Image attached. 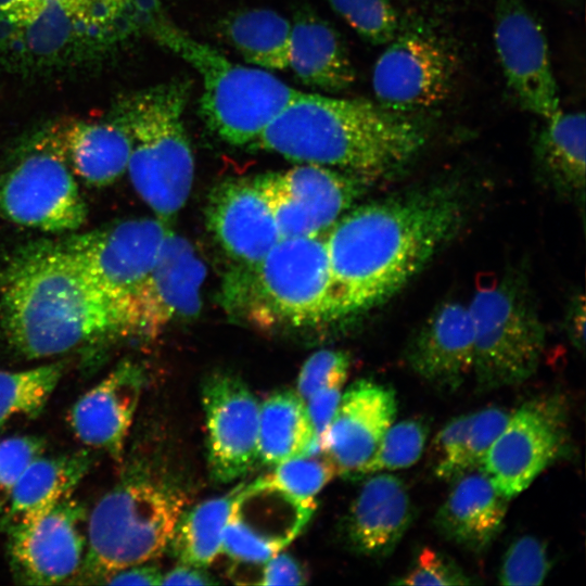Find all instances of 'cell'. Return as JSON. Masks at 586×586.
I'll return each mask as SVG.
<instances>
[{
	"mask_svg": "<svg viewBox=\"0 0 586 586\" xmlns=\"http://www.w3.org/2000/svg\"><path fill=\"white\" fill-rule=\"evenodd\" d=\"M467 205L438 183L349 208L324 237L331 321L367 311L409 282L454 238Z\"/></svg>",
	"mask_w": 586,
	"mask_h": 586,
	"instance_id": "1",
	"label": "cell"
},
{
	"mask_svg": "<svg viewBox=\"0 0 586 586\" xmlns=\"http://www.w3.org/2000/svg\"><path fill=\"white\" fill-rule=\"evenodd\" d=\"M0 292L4 334L27 358L120 336L112 305L60 243L24 247L4 270Z\"/></svg>",
	"mask_w": 586,
	"mask_h": 586,
	"instance_id": "2",
	"label": "cell"
},
{
	"mask_svg": "<svg viewBox=\"0 0 586 586\" xmlns=\"http://www.w3.org/2000/svg\"><path fill=\"white\" fill-rule=\"evenodd\" d=\"M425 141L420 122L378 102L300 92L253 143L371 180L411 161Z\"/></svg>",
	"mask_w": 586,
	"mask_h": 586,
	"instance_id": "3",
	"label": "cell"
},
{
	"mask_svg": "<svg viewBox=\"0 0 586 586\" xmlns=\"http://www.w3.org/2000/svg\"><path fill=\"white\" fill-rule=\"evenodd\" d=\"M324 237L281 239L258 263L230 269L222 303L264 330L331 321V283Z\"/></svg>",
	"mask_w": 586,
	"mask_h": 586,
	"instance_id": "4",
	"label": "cell"
},
{
	"mask_svg": "<svg viewBox=\"0 0 586 586\" xmlns=\"http://www.w3.org/2000/svg\"><path fill=\"white\" fill-rule=\"evenodd\" d=\"M190 82L176 78L124 95L110 118L127 132V166L144 203L167 220L186 204L194 178V158L183 124Z\"/></svg>",
	"mask_w": 586,
	"mask_h": 586,
	"instance_id": "5",
	"label": "cell"
},
{
	"mask_svg": "<svg viewBox=\"0 0 586 586\" xmlns=\"http://www.w3.org/2000/svg\"><path fill=\"white\" fill-rule=\"evenodd\" d=\"M146 30L199 73L203 84L201 116L227 143H253L301 92L264 68L230 61L214 47L188 35L161 12L151 20Z\"/></svg>",
	"mask_w": 586,
	"mask_h": 586,
	"instance_id": "6",
	"label": "cell"
},
{
	"mask_svg": "<svg viewBox=\"0 0 586 586\" xmlns=\"http://www.w3.org/2000/svg\"><path fill=\"white\" fill-rule=\"evenodd\" d=\"M183 506V497L161 483L141 477L118 483L87 515L85 558L72 583L102 584L116 571L158 557Z\"/></svg>",
	"mask_w": 586,
	"mask_h": 586,
	"instance_id": "7",
	"label": "cell"
},
{
	"mask_svg": "<svg viewBox=\"0 0 586 586\" xmlns=\"http://www.w3.org/2000/svg\"><path fill=\"white\" fill-rule=\"evenodd\" d=\"M468 306L477 390L493 391L528 380L540 364L546 332L523 275L509 271L479 286Z\"/></svg>",
	"mask_w": 586,
	"mask_h": 586,
	"instance_id": "8",
	"label": "cell"
},
{
	"mask_svg": "<svg viewBox=\"0 0 586 586\" xmlns=\"http://www.w3.org/2000/svg\"><path fill=\"white\" fill-rule=\"evenodd\" d=\"M160 217L124 219L60 242L112 305L123 336V315L154 266L169 230Z\"/></svg>",
	"mask_w": 586,
	"mask_h": 586,
	"instance_id": "9",
	"label": "cell"
},
{
	"mask_svg": "<svg viewBox=\"0 0 586 586\" xmlns=\"http://www.w3.org/2000/svg\"><path fill=\"white\" fill-rule=\"evenodd\" d=\"M0 215L47 232L79 229L87 206L63 155L39 133L31 149L0 174Z\"/></svg>",
	"mask_w": 586,
	"mask_h": 586,
	"instance_id": "10",
	"label": "cell"
},
{
	"mask_svg": "<svg viewBox=\"0 0 586 586\" xmlns=\"http://www.w3.org/2000/svg\"><path fill=\"white\" fill-rule=\"evenodd\" d=\"M568 403L560 394L522 404L485 455L480 470L508 499L525 491L568 447Z\"/></svg>",
	"mask_w": 586,
	"mask_h": 586,
	"instance_id": "11",
	"label": "cell"
},
{
	"mask_svg": "<svg viewBox=\"0 0 586 586\" xmlns=\"http://www.w3.org/2000/svg\"><path fill=\"white\" fill-rule=\"evenodd\" d=\"M205 277L193 245L169 229L154 266L125 308L123 336L153 339L169 324L198 316Z\"/></svg>",
	"mask_w": 586,
	"mask_h": 586,
	"instance_id": "12",
	"label": "cell"
},
{
	"mask_svg": "<svg viewBox=\"0 0 586 586\" xmlns=\"http://www.w3.org/2000/svg\"><path fill=\"white\" fill-rule=\"evenodd\" d=\"M456 68L455 56L435 36L403 31L374 63L373 93L379 104L398 113L432 107L449 95Z\"/></svg>",
	"mask_w": 586,
	"mask_h": 586,
	"instance_id": "13",
	"label": "cell"
},
{
	"mask_svg": "<svg viewBox=\"0 0 586 586\" xmlns=\"http://www.w3.org/2000/svg\"><path fill=\"white\" fill-rule=\"evenodd\" d=\"M87 510L72 496L37 520L7 532L10 568L25 585L72 583L86 552Z\"/></svg>",
	"mask_w": 586,
	"mask_h": 586,
	"instance_id": "14",
	"label": "cell"
},
{
	"mask_svg": "<svg viewBox=\"0 0 586 586\" xmlns=\"http://www.w3.org/2000/svg\"><path fill=\"white\" fill-rule=\"evenodd\" d=\"M494 43L507 85L521 107L545 119L560 110L544 28L523 0H498Z\"/></svg>",
	"mask_w": 586,
	"mask_h": 586,
	"instance_id": "15",
	"label": "cell"
},
{
	"mask_svg": "<svg viewBox=\"0 0 586 586\" xmlns=\"http://www.w3.org/2000/svg\"><path fill=\"white\" fill-rule=\"evenodd\" d=\"M315 509L267 476L240 488L224 532L221 551L237 564H260L286 546Z\"/></svg>",
	"mask_w": 586,
	"mask_h": 586,
	"instance_id": "16",
	"label": "cell"
},
{
	"mask_svg": "<svg viewBox=\"0 0 586 586\" xmlns=\"http://www.w3.org/2000/svg\"><path fill=\"white\" fill-rule=\"evenodd\" d=\"M208 468L227 483L250 472L258 461L259 403L239 377L217 372L202 387Z\"/></svg>",
	"mask_w": 586,
	"mask_h": 586,
	"instance_id": "17",
	"label": "cell"
},
{
	"mask_svg": "<svg viewBox=\"0 0 586 586\" xmlns=\"http://www.w3.org/2000/svg\"><path fill=\"white\" fill-rule=\"evenodd\" d=\"M396 412V395L387 385L358 380L342 393L323 444L336 474L346 479L367 475Z\"/></svg>",
	"mask_w": 586,
	"mask_h": 586,
	"instance_id": "18",
	"label": "cell"
},
{
	"mask_svg": "<svg viewBox=\"0 0 586 586\" xmlns=\"http://www.w3.org/2000/svg\"><path fill=\"white\" fill-rule=\"evenodd\" d=\"M205 217L213 238L232 262L231 269L255 265L281 240L254 179L230 178L216 184Z\"/></svg>",
	"mask_w": 586,
	"mask_h": 586,
	"instance_id": "19",
	"label": "cell"
},
{
	"mask_svg": "<svg viewBox=\"0 0 586 586\" xmlns=\"http://www.w3.org/2000/svg\"><path fill=\"white\" fill-rule=\"evenodd\" d=\"M473 323L468 303L451 300L436 306L416 329L405 348L409 368L442 392H455L472 373Z\"/></svg>",
	"mask_w": 586,
	"mask_h": 586,
	"instance_id": "20",
	"label": "cell"
},
{
	"mask_svg": "<svg viewBox=\"0 0 586 586\" xmlns=\"http://www.w3.org/2000/svg\"><path fill=\"white\" fill-rule=\"evenodd\" d=\"M143 380L137 365L118 364L72 406L68 422L75 436L86 446L101 449L122 462Z\"/></svg>",
	"mask_w": 586,
	"mask_h": 586,
	"instance_id": "21",
	"label": "cell"
},
{
	"mask_svg": "<svg viewBox=\"0 0 586 586\" xmlns=\"http://www.w3.org/2000/svg\"><path fill=\"white\" fill-rule=\"evenodd\" d=\"M412 519L413 507L403 480L378 472L366 481L348 508L344 535L355 552L386 558L394 552Z\"/></svg>",
	"mask_w": 586,
	"mask_h": 586,
	"instance_id": "22",
	"label": "cell"
},
{
	"mask_svg": "<svg viewBox=\"0 0 586 586\" xmlns=\"http://www.w3.org/2000/svg\"><path fill=\"white\" fill-rule=\"evenodd\" d=\"M40 135L63 155L72 171L90 186L112 184L127 171L130 139L110 117L105 122L63 118Z\"/></svg>",
	"mask_w": 586,
	"mask_h": 586,
	"instance_id": "23",
	"label": "cell"
},
{
	"mask_svg": "<svg viewBox=\"0 0 586 586\" xmlns=\"http://www.w3.org/2000/svg\"><path fill=\"white\" fill-rule=\"evenodd\" d=\"M433 523L440 535L474 553L485 551L499 534L508 498L480 469L455 480Z\"/></svg>",
	"mask_w": 586,
	"mask_h": 586,
	"instance_id": "24",
	"label": "cell"
},
{
	"mask_svg": "<svg viewBox=\"0 0 586 586\" xmlns=\"http://www.w3.org/2000/svg\"><path fill=\"white\" fill-rule=\"evenodd\" d=\"M291 23L289 67L295 76L328 92L349 88L356 72L337 30L309 8L296 11Z\"/></svg>",
	"mask_w": 586,
	"mask_h": 586,
	"instance_id": "25",
	"label": "cell"
},
{
	"mask_svg": "<svg viewBox=\"0 0 586 586\" xmlns=\"http://www.w3.org/2000/svg\"><path fill=\"white\" fill-rule=\"evenodd\" d=\"M92 463L89 450L35 459L0 512V531L30 523L72 496Z\"/></svg>",
	"mask_w": 586,
	"mask_h": 586,
	"instance_id": "26",
	"label": "cell"
},
{
	"mask_svg": "<svg viewBox=\"0 0 586 586\" xmlns=\"http://www.w3.org/2000/svg\"><path fill=\"white\" fill-rule=\"evenodd\" d=\"M284 190L310 216L320 233L329 230L370 180L331 167L302 163L277 173Z\"/></svg>",
	"mask_w": 586,
	"mask_h": 586,
	"instance_id": "27",
	"label": "cell"
},
{
	"mask_svg": "<svg viewBox=\"0 0 586 586\" xmlns=\"http://www.w3.org/2000/svg\"><path fill=\"white\" fill-rule=\"evenodd\" d=\"M586 124L583 112L558 110L542 129L535 155L544 176L557 191L575 195L585 188Z\"/></svg>",
	"mask_w": 586,
	"mask_h": 586,
	"instance_id": "28",
	"label": "cell"
},
{
	"mask_svg": "<svg viewBox=\"0 0 586 586\" xmlns=\"http://www.w3.org/2000/svg\"><path fill=\"white\" fill-rule=\"evenodd\" d=\"M305 404L293 391H279L259 404L258 460L276 466L320 451Z\"/></svg>",
	"mask_w": 586,
	"mask_h": 586,
	"instance_id": "29",
	"label": "cell"
},
{
	"mask_svg": "<svg viewBox=\"0 0 586 586\" xmlns=\"http://www.w3.org/2000/svg\"><path fill=\"white\" fill-rule=\"evenodd\" d=\"M219 30L247 63L269 71L289 67L292 23L278 12L237 10L221 18Z\"/></svg>",
	"mask_w": 586,
	"mask_h": 586,
	"instance_id": "30",
	"label": "cell"
},
{
	"mask_svg": "<svg viewBox=\"0 0 586 586\" xmlns=\"http://www.w3.org/2000/svg\"><path fill=\"white\" fill-rule=\"evenodd\" d=\"M240 488L182 510L168 545L179 563L202 569L215 560L221 550L225 527Z\"/></svg>",
	"mask_w": 586,
	"mask_h": 586,
	"instance_id": "31",
	"label": "cell"
},
{
	"mask_svg": "<svg viewBox=\"0 0 586 586\" xmlns=\"http://www.w3.org/2000/svg\"><path fill=\"white\" fill-rule=\"evenodd\" d=\"M64 370V362L20 371L0 370V429L17 417L37 418L60 383Z\"/></svg>",
	"mask_w": 586,
	"mask_h": 586,
	"instance_id": "32",
	"label": "cell"
},
{
	"mask_svg": "<svg viewBox=\"0 0 586 586\" xmlns=\"http://www.w3.org/2000/svg\"><path fill=\"white\" fill-rule=\"evenodd\" d=\"M428 434L429 425L421 418H409L393 423L368 466L367 474L411 467L420 459Z\"/></svg>",
	"mask_w": 586,
	"mask_h": 586,
	"instance_id": "33",
	"label": "cell"
},
{
	"mask_svg": "<svg viewBox=\"0 0 586 586\" xmlns=\"http://www.w3.org/2000/svg\"><path fill=\"white\" fill-rule=\"evenodd\" d=\"M336 474L335 466L324 451L301 455L276 464L267 477L290 495L313 500Z\"/></svg>",
	"mask_w": 586,
	"mask_h": 586,
	"instance_id": "34",
	"label": "cell"
},
{
	"mask_svg": "<svg viewBox=\"0 0 586 586\" xmlns=\"http://www.w3.org/2000/svg\"><path fill=\"white\" fill-rule=\"evenodd\" d=\"M550 570L551 558L546 543L534 535H522L504 553L498 582L507 586L540 585Z\"/></svg>",
	"mask_w": 586,
	"mask_h": 586,
	"instance_id": "35",
	"label": "cell"
},
{
	"mask_svg": "<svg viewBox=\"0 0 586 586\" xmlns=\"http://www.w3.org/2000/svg\"><path fill=\"white\" fill-rule=\"evenodd\" d=\"M332 9L366 41L390 42L399 21L390 0H328Z\"/></svg>",
	"mask_w": 586,
	"mask_h": 586,
	"instance_id": "36",
	"label": "cell"
},
{
	"mask_svg": "<svg viewBox=\"0 0 586 586\" xmlns=\"http://www.w3.org/2000/svg\"><path fill=\"white\" fill-rule=\"evenodd\" d=\"M254 181L268 204L281 239L321 234L310 216L281 186L277 173L257 176Z\"/></svg>",
	"mask_w": 586,
	"mask_h": 586,
	"instance_id": "37",
	"label": "cell"
},
{
	"mask_svg": "<svg viewBox=\"0 0 586 586\" xmlns=\"http://www.w3.org/2000/svg\"><path fill=\"white\" fill-rule=\"evenodd\" d=\"M471 413L450 419L434 436L431 451L434 474L441 480H456L466 471L467 437Z\"/></svg>",
	"mask_w": 586,
	"mask_h": 586,
	"instance_id": "38",
	"label": "cell"
},
{
	"mask_svg": "<svg viewBox=\"0 0 586 586\" xmlns=\"http://www.w3.org/2000/svg\"><path fill=\"white\" fill-rule=\"evenodd\" d=\"M395 585H471L473 579L447 553L432 547H423L408 570L394 578Z\"/></svg>",
	"mask_w": 586,
	"mask_h": 586,
	"instance_id": "39",
	"label": "cell"
},
{
	"mask_svg": "<svg viewBox=\"0 0 586 586\" xmlns=\"http://www.w3.org/2000/svg\"><path fill=\"white\" fill-rule=\"evenodd\" d=\"M46 443L31 435L12 436L0 442V512L22 474L43 455Z\"/></svg>",
	"mask_w": 586,
	"mask_h": 586,
	"instance_id": "40",
	"label": "cell"
},
{
	"mask_svg": "<svg viewBox=\"0 0 586 586\" xmlns=\"http://www.w3.org/2000/svg\"><path fill=\"white\" fill-rule=\"evenodd\" d=\"M349 365V355L343 351L320 349L314 353L301 368L297 395L305 403L320 387L333 381H345Z\"/></svg>",
	"mask_w": 586,
	"mask_h": 586,
	"instance_id": "41",
	"label": "cell"
},
{
	"mask_svg": "<svg viewBox=\"0 0 586 586\" xmlns=\"http://www.w3.org/2000/svg\"><path fill=\"white\" fill-rule=\"evenodd\" d=\"M510 413L500 407H487L471 412L466 451L467 472L480 468L488 449L504 430Z\"/></svg>",
	"mask_w": 586,
	"mask_h": 586,
	"instance_id": "42",
	"label": "cell"
},
{
	"mask_svg": "<svg viewBox=\"0 0 586 586\" xmlns=\"http://www.w3.org/2000/svg\"><path fill=\"white\" fill-rule=\"evenodd\" d=\"M344 382L337 380L320 387L304 403L316 442L321 450H323L329 426L342 396Z\"/></svg>",
	"mask_w": 586,
	"mask_h": 586,
	"instance_id": "43",
	"label": "cell"
},
{
	"mask_svg": "<svg viewBox=\"0 0 586 586\" xmlns=\"http://www.w3.org/2000/svg\"><path fill=\"white\" fill-rule=\"evenodd\" d=\"M259 573L260 585H301L306 575L300 563L290 555L278 552L263 562Z\"/></svg>",
	"mask_w": 586,
	"mask_h": 586,
	"instance_id": "44",
	"label": "cell"
},
{
	"mask_svg": "<svg viewBox=\"0 0 586 586\" xmlns=\"http://www.w3.org/2000/svg\"><path fill=\"white\" fill-rule=\"evenodd\" d=\"M162 573L157 566L140 563L112 573L102 584L106 585H161Z\"/></svg>",
	"mask_w": 586,
	"mask_h": 586,
	"instance_id": "45",
	"label": "cell"
},
{
	"mask_svg": "<svg viewBox=\"0 0 586 586\" xmlns=\"http://www.w3.org/2000/svg\"><path fill=\"white\" fill-rule=\"evenodd\" d=\"M585 300L583 294H577L568 307L565 329L571 343L581 352L585 347Z\"/></svg>",
	"mask_w": 586,
	"mask_h": 586,
	"instance_id": "46",
	"label": "cell"
},
{
	"mask_svg": "<svg viewBox=\"0 0 586 586\" xmlns=\"http://www.w3.org/2000/svg\"><path fill=\"white\" fill-rule=\"evenodd\" d=\"M217 581L200 568L179 564L162 575L161 585H212Z\"/></svg>",
	"mask_w": 586,
	"mask_h": 586,
	"instance_id": "47",
	"label": "cell"
},
{
	"mask_svg": "<svg viewBox=\"0 0 586 586\" xmlns=\"http://www.w3.org/2000/svg\"><path fill=\"white\" fill-rule=\"evenodd\" d=\"M15 0H0V10L5 8L7 5L11 4Z\"/></svg>",
	"mask_w": 586,
	"mask_h": 586,
	"instance_id": "48",
	"label": "cell"
}]
</instances>
